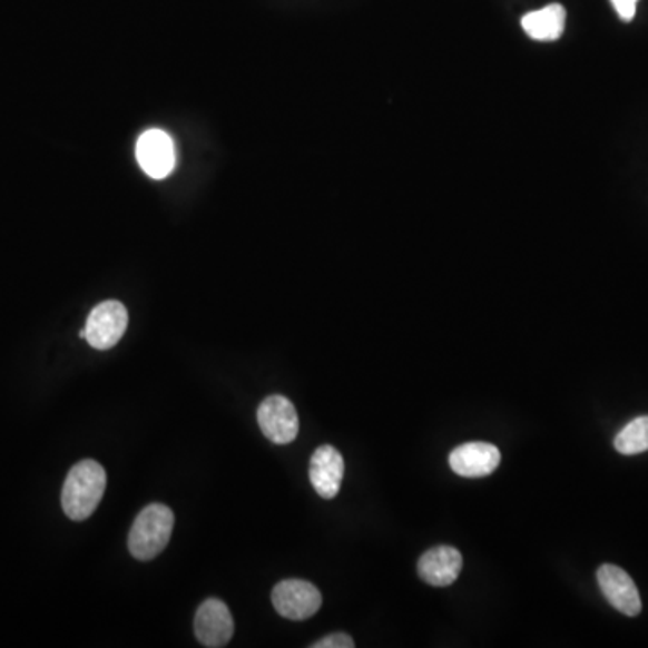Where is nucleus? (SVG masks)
<instances>
[{
  "label": "nucleus",
  "instance_id": "20e7f679",
  "mask_svg": "<svg viewBox=\"0 0 648 648\" xmlns=\"http://www.w3.org/2000/svg\"><path fill=\"white\" fill-rule=\"evenodd\" d=\"M273 606L287 620L305 621L320 611L323 597L306 580H283L273 589Z\"/></svg>",
  "mask_w": 648,
  "mask_h": 648
},
{
  "label": "nucleus",
  "instance_id": "0eeeda50",
  "mask_svg": "<svg viewBox=\"0 0 648 648\" xmlns=\"http://www.w3.org/2000/svg\"><path fill=\"white\" fill-rule=\"evenodd\" d=\"M136 156L143 171L151 179H165L175 168L174 139L163 130H148L139 137Z\"/></svg>",
  "mask_w": 648,
  "mask_h": 648
},
{
  "label": "nucleus",
  "instance_id": "39448f33",
  "mask_svg": "<svg viewBox=\"0 0 648 648\" xmlns=\"http://www.w3.org/2000/svg\"><path fill=\"white\" fill-rule=\"evenodd\" d=\"M258 425L265 436L276 445L294 442L300 432L297 411L287 396L271 395L259 404Z\"/></svg>",
  "mask_w": 648,
  "mask_h": 648
},
{
  "label": "nucleus",
  "instance_id": "4468645a",
  "mask_svg": "<svg viewBox=\"0 0 648 648\" xmlns=\"http://www.w3.org/2000/svg\"><path fill=\"white\" fill-rule=\"evenodd\" d=\"M312 648H353L352 636L344 635V632H335V635L326 636V638L315 641L311 645Z\"/></svg>",
  "mask_w": 648,
  "mask_h": 648
},
{
  "label": "nucleus",
  "instance_id": "2eb2a0df",
  "mask_svg": "<svg viewBox=\"0 0 648 648\" xmlns=\"http://www.w3.org/2000/svg\"><path fill=\"white\" fill-rule=\"evenodd\" d=\"M611 2L615 6L616 13L620 14L621 20L630 22V20L635 19L638 0H611Z\"/></svg>",
  "mask_w": 648,
  "mask_h": 648
},
{
  "label": "nucleus",
  "instance_id": "6e6552de",
  "mask_svg": "<svg viewBox=\"0 0 648 648\" xmlns=\"http://www.w3.org/2000/svg\"><path fill=\"white\" fill-rule=\"evenodd\" d=\"M597 578L603 597L615 607L616 611L630 616V618L641 612V598H639L638 588L627 571L618 566L603 564L598 569Z\"/></svg>",
  "mask_w": 648,
  "mask_h": 648
},
{
  "label": "nucleus",
  "instance_id": "ddd939ff",
  "mask_svg": "<svg viewBox=\"0 0 648 648\" xmlns=\"http://www.w3.org/2000/svg\"><path fill=\"white\" fill-rule=\"evenodd\" d=\"M615 449L624 456L648 451V416H639L627 423L615 438Z\"/></svg>",
  "mask_w": 648,
  "mask_h": 648
},
{
  "label": "nucleus",
  "instance_id": "423d86ee",
  "mask_svg": "<svg viewBox=\"0 0 648 648\" xmlns=\"http://www.w3.org/2000/svg\"><path fill=\"white\" fill-rule=\"evenodd\" d=\"M235 635V621L229 607L218 598H207L195 615V636L207 648L229 645Z\"/></svg>",
  "mask_w": 648,
  "mask_h": 648
},
{
  "label": "nucleus",
  "instance_id": "f257e3e1",
  "mask_svg": "<svg viewBox=\"0 0 648 648\" xmlns=\"http://www.w3.org/2000/svg\"><path fill=\"white\" fill-rule=\"evenodd\" d=\"M107 489V472L98 461L84 460L72 467L61 490V507L72 521H85L96 512Z\"/></svg>",
  "mask_w": 648,
  "mask_h": 648
},
{
  "label": "nucleus",
  "instance_id": "9d476101",
  "mask_svg": "<svg viewBox=\"0 0 648 648\" xmlns=\"http://www.w3.org/2000/svg\"><path fill=\"white\" fill-rule=\"evenodd\" d=\"M463 568V557L452 546H436L425 551L419 560V575L423 582L434 588H446L456 582Z\"/></svg>",
  "mask_w": 648,
  "mask_h": 648
},
{
  "label": "nucleus",
  "instance_id": "7ed1b4c3",
  "mask_svg": "<svg viewBox=\"0 0 648 648\" xmlns=\"http://www.w3.org/2000/svg\"><path fill=\"white\" fill-rule=\"evenodd\" d=\"M128 328V312L121 301L108 300L95 306L85 324V341L92 348L110 350L121 341Z\"/></svg>",
  "mask_w": 648,
  "mask_h": 648
},
{
  "label": "nucleus",
  "instance_id": "f8f14e48",
  "mask_svg": "<svg viewBox=\"0 0 648 648\" xmlns=\"http://www.w3.org/2000/svg\"><path fill=\"white\" fill-rule=\"evenodd\" d=\"M522 29L528 37L539 42H553L564 33L566 10L564 6L550 4L539 11L524 14L521 20Z\"/></svg>",
  "mask_w": 648,
  "mask_h": 648
},
{
  "label": "nucleus",
  "instance_id": "f03ea898",
  "mask_svg": "<svg viewBox=\"0 0 648 648\" xmlns=\"http://www.w3.org/2000/svg\"><path fill=\"white\" fill-rule=\"evenodd\" d=\"M174 524V512L165 504L154 503L146 507L134 521L128 536V550L137 560L156 559L168 546Z\"/></svg>",
  "mask_w": 648,
  "mask_h": 648
},
{
  "label": "nucleus",
  "instance_id": "9b49d317",
  "mask_svg": "<svg viewBox=\"0 0 648 648\" xmlns=\"http://www.w3.org/2000/svg\"><path fill=\"white\" fill-rule=\"evenodd\" d=\"M311 483L323 499H334L344 478L343 454L332 445H323L312 454Z\"/></svg>",
  "mask_w": 648,
  "mask_h": 648
},
{
  "label": "nucleus",
  "instance_id": "1a4fd4ad",
  "mask_svg": "<svg viewBox=\"0 0 648 648\" xmlns=\"http://www.w3.org/2000/svg\"><path fill=\"white\" fill-rule=\"evenodd\" d=\"M449 463L461 478H484L498 469L501 463V452L492 443H465L451 452Z\"/></svg>",
  "mask_w": 648,
  "mask_h": 648
}]
</instances>
